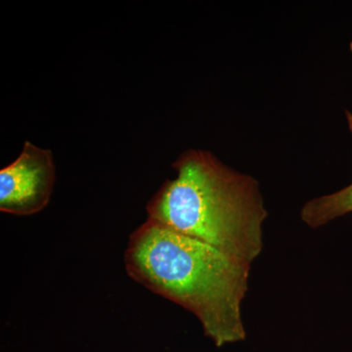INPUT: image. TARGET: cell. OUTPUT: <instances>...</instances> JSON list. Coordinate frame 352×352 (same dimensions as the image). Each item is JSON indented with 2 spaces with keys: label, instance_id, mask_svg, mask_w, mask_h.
<instances>
[{
  "label": "cell",
  "instance_id": "6da1fadb",
  "mask_svg": "<svg viewBox=\"0 0 352 352\" xmlns=\"http://www.w3.org/2000/svg\"><path fill=\"white\" fill-rule=\"evenodd\" d=\"M124 265L132 280L195 315L215 346L247 338L251 263L147 219L129 237Z\"/></svg>",
  "mask_w": 352,
  "mask_h": 352
},
{
  "label": "cell",
  "instance_id": "7a4b0ae2",
  "mask_svg": "<svg viewBox=\"0 0 352 352\" xmlns=\"http://www.w3.org/2000/svg\"><path fill=\"white\" fill-rule=\"evenodd\" d=\"M173 166L175 178L148 203V219L254 263L263 252L267 217L256 180L201 150L183 153Z\"/></svg>",
  "mask_w": 352,
  "mask_h": 352
},
{
  "label": "cell",
  "instance_id": "3957f363",
  "mask_svg": "<svg viewBox=\"0 0 352 352\" xmlns=\"http://www.w3.org/2000/svg\"><path fill=\"white\" fill-rule=\"evenodd\" d=\"M56 179L52 152L25 141L19 157L0 170V210L27 217L50 203Z\"/></svg>",
  "mask_w": 352,
  "mask_h": 352
},
{
  "label": "cell",
  "instance_id": "277c9868",
  "mask_svg": "<svg viewBox=\"0 0 352 352\" xmlns=\"http://www.w3.org/2000/svg\"><path fill=\"white\" fill-rule=\"evenodd\" d=\"M352 212V184L337 193L307 201L302 210V219L308 226L318 228Z\"/></svg>",
  "mask_w": 352,
  "mask_h": 352
},
{
  "label": "cell",
  "instance_id": "5b68a950",
  "mask_svg": "<svg viewBox=\"0 0 352 352\" xmlns=\"http://www.w3.org/2000/svg\"><path fill=\"white\" fill-rule=\"evenodd\" d=\"M347 122H349V129H351V131L352 133V115L351 113H346Z\"/></svg>",
  "mask_w": 352,
  "mask_h": 352
},
{
  "label": "cell",
  "instance_id": "8992f818",
  "mask_svg": "<svg viewBox=\"0 0 352 352\" xmlns=\"http://www.w3.org/2000/svg\"><path fill=\"white\" fill-rule=\"evenodd\" d=\"M351 51H352V43H351Z\"/></svg>",
  "mask_w": 352,
  "mask_h": 352
}]
</instances>
